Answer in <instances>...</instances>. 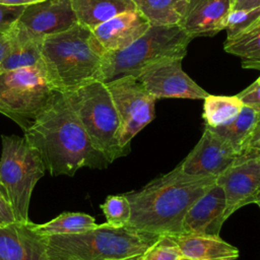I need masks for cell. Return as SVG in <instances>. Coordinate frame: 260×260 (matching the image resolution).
Listing matches in <instances>:
<instances>
[{
  "instance_id": "cell-13",
  "label": "cell",
  "mask_w": 260,
  "mask_h": 260,
  "mask_svg": "<svg viewBox=\"0 0 260 260\" xmlns=\"http://www.w3.org/2000/svg\"><path fill=\"white\" fill-rule=\"evenodd\" d=\"M234 148L211 128L204 132L189 152L176 168L183 174L193 177H218L237 158Z\"/></svg>"
},
{
  "instance_id": "cell-7",
  "label": "cell",
  "mask_w": 260,
  "mask_h": 260,
  "mask_svg": "<svg viewBox=\"0 0 260 260\" xmlns=\"http://www.w3.org/2000/svg\"><path fill=\"white\" fill-rule=\"evenodd\" d=\"M46 172L39 151L24 138L1 135L0 184L11 205L16 221L26 223L30 197Z\"/></svg>"
},
{
  "instance_id": "cell-18",
  "label": "cell",
  "mask_w": 260,
  "mask_h": 260,
  "mask_svg": "<svg viewBox=\"0 0 260 260\" xmlns=\"http://www.w3.org/2000/svg\"><path fill=\"white\" fill-rule=\"evenodd\" d=\"M172 238L182 257L190 260H237L240 255L238 248L219 236L181 235Z\"/></svg>"
},
{
  "instance_id": "cell-25",
  "label": "cell",
  "mask_w": 260,
  "mask_h": 260,
  "mask_svg": "<svg viewBox=\"0 0 260 260\" xmlns=\"http://www.w3.org/2000/svg\"><path fill=\"white\" fill-rule=\"evenodd\" d=\"M203 103L205 126L215 128L232 121L242 111L244 104L238 95L208 94Z\"/></svg>"
},
{
  "instance_id": "cell-31",
  "label": "cell",
  "mask_w": 260,
  "mask_h": 260,
  "mask_svg": "<svg viewBox=\"0 0 260 260\" xmlns=\"http://www.w3.org/2000/svg\"><path fill=\"white\" fill-rule=\"evenodd\" d=\"M16 221L13 210L7 198L0 194V225L10 224Z\"/></svg>"
},
{
  "instance_id": "cell-12",
  "label": "cell",
  "mask_w": 260,
  "mask_h": 260,
  "mask_svg": "<svg viewBox=\"0 0 260 260\" xmlns=\"http://www.w3.org/2000/svg\"><path fill=\"white\" fill-rule=\"evenodd\" d=\"M76 23L70 0H44L26 5L12 31L19 38L43 40Z\"/></svg>"
},
{
  "instance_id": "cell-22",
  "label": "cell",
  "mask_w": 260,
  "mask_h": 260,
  "mask_svg": "<svg viewBox=\"0 0 260 260\" xmlns=\"http://www.w3.org/2000/svg\"><path fill=\"white\" fill-rule=\"evenodd\" d=\"M150 25H179L187 0H132Z\"/></svg>"
},
{
  "instance_id": "cell-26",
  "label": "cell",
  "mask_w": 260,
  "mask_h": 260,
  "mask_svg": "<svg viewBox=\"0 0 260 260\" xmlns=\"http://www.w3.org/2000/svg\"><path fill=\"white\" fill-rule=\"evenodd\" d=\"M101 208L109 225L122 228L128 224L131 216V207L124 194L108 196L106 201L101 205Z\"/></svg>"
},
{
  "instance_id": "cell-15",
  "label": "cell",
  "mask_w": 260,
  "mask_h": 260,
  "mask_svg": "<svg viewBox=\"0 0 260 260\" xmlns=\"http://www.w3.org/2000/svg\"><path fill=\"white\" fill-rule=\"evenodd\" d=\"M231 0H187L179 26L192 39L212 37L225 28Z\"/></svg>"
},
{
  "instance_id": "cell-17",
  "label": "cell",
  "mask_w": 260,
  "mask_h": 260,
  "mask_svg": "<svg viewBox=\"0 0 260 260\" xmlns=\"http://www.w3.org/2000/svg\"><path fill=\"white\" fill-rule=\"evenodd\" d=\"M149 27L144 15L134 9L118 14L91 30L106 51H120L132 45Z\"/></svg>"
},
{
  "instance_id": "cell-28",
  "label": "cell",
  "mask_w": 260,
  "mask_h": 260,
  "mask_svg": "<svg viewBox=\"0 0 260 260\" xmlns=\"http://www.w3.org/2000/svg\"><path fill=\"white\" fill-rule=\"evenodd\" d=\"M142 257L143 260H180L182 254L172 237L161 236Z\"/></svg>"
},
{
  "instance_id": "cell-5",
  "label": "cell",
  "mask_w": 260,
  "mask_h": 260,
  "mask_svg": "<svg viewBox=\"0 0 260 260\" xmlns=\"http://www.w3.org/2000/svg\"><path fill=\"white\" fill-rule=\"evenodd\" d=\"M193 39L179 25L150 27L129 47L120 51H106L98 80L110 82L124 76L137 78L147 65L165 58H182Z\"/></svg>"
},
{
  "instance_id": "cell-10",
  "label": "cell",
  "mask_w": 260,
  "mask_h": 260,
  "mask_svg": "<svg viewBox=\"0 0 260 260\" xmlns=\"http://www.w3.org/2000/svg\"><path fill=\"white\" fill-rule=\"evenodd\" d=\"M225 196L224 220L238 209L255 202L260 193V152L247 149L239 154L233 164L218 177Z\"/></svg>"
},
{
  "instance_id": "cell-9",
  "label": "cell",
  "mask_w": 260,
  "mask_h": 260,
  "mask_svg": "<svg viewBox=\"0 0 260 260\" xmlns=\"http://www.w3.org/2000/svg\"><path fill=\"white\" fill-rule=\"evenodd\" d=\"M106 85L119 117V144L130 151L132 138L154 119L156 99L134 76L120 77Z\"/></svg>"
},
{
  "instance_id": "cell-36",
  "label": "cell",
  "mask_w": 260,
  "mask_h": 260,
  "mask_svg": "<svg viewBox=\"0 0 260 260\" xmlns=\"http://www.w3.org/2000/svg\"><path fill=\"white\" fill-rule=\"evenodd\" d=\"M142 256H143V254L132 256V257H128V258H125V259H122V260H143Z\"/></svg>"
},
{
  "instance_id": "cell-23",
  "label": "cell",
  "mask_w": 260,
  "mask_h": 260,
  "mask_svg": "<svg viewBox=\"0 0 260 260\" xmlns=\"http://www.w3.org/2000/svg\"><path fill=\"white\" fill-rule=\"evenodd\" d=\"M29 225L43 237L54 235H68L81 233L98 225L94 217L83 212H63L45 223H34Z\"/></svg>"
},
{
  "instance_id": "cell-19",
  "label": "cell",
  "mask_w": 260,
  "mask_h": 260,
  "mask_svg": "<svg viewBox=\"0 0 260 260\" xmlns=\"http://www.w3.org/2000/svg\"><path fill=\"white\" fill-rule=\"evenodd\" d=\"M77 22L93 29L123 12L136 9L132 0H70Z\"/></svg>"
},
{
  "instance_id": "cell-21",
  "label": "cell",
  "mask_w": 260,
  "mask_h": 260,
  "mask_svg": "<svg viewBox=\"0 0 260 260\" xmlns=\"http://www.w3.org/2000/svg\"><path fill=\"white\" fill-rule=\"evenodd\" d=\"M223 49L239 57L243 68L260 70V16L239 36L226 39Z\"/></svg>"
},
{
  "instance_id": "cell-37",
  "label": "cell",
  "mask_w": 260,
  "mask_h": 260,
  "mask_svg": "<svg viewBox=\"0 0 260 260\" xmlns=\"http://www.w3.org/2000/svg\"><path fill=\"white\" fill-rule=\"evenodd\" d=\"M255 204H257L258 206H259V208H260V193L258 194V196L256 197V199H255V202H254Z\"/></svg>"
},
{
  "instance_id": "cell-16",
  "label": "cell",
  "mask_w": 260,
  "mask_h": 260,
  "mask_svg": "<svg viewBox=\"0 0 260 260\" xmlns=\"http://www.w3.org/2000/svg\"><path fill=\"white\" fill-rule=\"evenodd\" d=\"M0 260H47L45 238L29 221L0 225Z\"/></svg>"
},
{
  "instance_id": "cell-2",
  "label": "cell",
  "mask_w": 260,
  "mask_h": 260,
  "mask_svg": "<svg viewBox=\"0 0 260 260\" xmlns=\"http://www.w3.org/2000/svg\"><path fill=\"white\" fill-rule=\"evenodd\" d=\"M215 182L214 177L188 176L175 168L124 194L131 207L127 226L158 236H181L186 212Z\"/></svg>"
},
{
  "instance_id": "cell-20",
  "label": "cell",
  "mask_w": 260,
  "mask_h": 260,
  "mask_svg": "<svg viewBox=\"0 0 260 260\" xmlns=\"http://www.w3.org/2000/svg\"><path fill=\"white\" fill-rule=\"evenodd\" d=\"M259 121L260 113L244 106L242 111L232 121L211 129L223 138L239 155L248 149Z\"/></svg>"
},
{
  "instance_id": "cell-33",
  "label": "cell",
  "mask_w": 260,
  "mask_h": 260,
  "mask_svg": "<svg viewBox=\"0 0 260 260\" xmlns=\"http://www.w3.org/2000/svg\"><path fill=\"white\" fill-rule=\"evenodd\" d=\"M260 6V0H236L232 5V10L252 9Z\"/></svg>"
},
{
  "instance_id": "cell-14",
  "label": "cell",
  "mask_w": 260,
  "mask_h": 260,
  "mask_svg": "<svg viewBox=\"0 0 260 260\" xmlns=\"http://www.w3.org/2000/svg\"><path fill=\"white\" fill-rule=\"evenodd\" d=\"M225 196L216 182L188 209L182 221V235L218 237L224 220Z\"/></svg>"
},
{
  "instance_id": "cell-24",
  "label": "cell",
  "mask_w": 260,
  "mask_h": 260,
  "mask_svg": "<svg viewBox=\"0 0 260 260\" xmlns=\"http://www.w3.org/2000/svg\"><path fill=\"white\" fill-rule=\"evenodd\" d=\"M12 45L10 52L0 64V71L36 66L41 63L43 40L16 37L12 29Z\"/></svg>"
},
{
  "instance_id": "cell-30",
  "label": "cell",
  "mask_w": 260,
  "mask_h": 260,
  "mask_svg": "<svg viewBox=\"0 0 260 260\" xmlns=\"http://www.w3.org/2000/svg\"><path fill=\"white\" fill-rule=\"evenodd\" d=\"M237 95L244 106L260 113V84L256 80Z\"/></svg>"
},
{
  "instance_id": "cell-27",
  "label": "cell",
  "mask_w": 260,
  "mask_h": 260,
  "mask_svg": "<svg viewBox=\"0 0 260 260\" xmlns=\"http://www.w3.org/2000/svg\"><path fill=\"white\" fill-rule=\"evenodd\" d=\"M260 16V6L252 9L231 10L226 24V39H233L248 28Z\"/></svg>"
},
{
  "instance_id": "cell-11",
  "label": "cell",
  "mask_w": 260,
  "mask_h": 260,
  "mask_svg": "<svg viewBox=\"0 0 260 260\" xmlns=\"http://www.w3.org/2000/svg\"><path fill=\"white\" fill-rule=\"evenodd\" d=\"M182 61V58H165L155 61L145 66L137 79L156 100H204L209 93L183 70Z\"/></svg>"
},
{
  "instance_id": "cell-32",
  "label": "cell",
  "mask_w": 260,
  "mask_h": 260,
  "mask_svg": "<svg viewBox=\"0 0 260 260\" xmlns=\"http://www.w3.org/2000/svg\"><path fill=\"white\" fill-rule=\"evenodd\" d=\"M12 45V36L11 30L8 32L0 34V64L6 58L8 53L10 52Z\"/></svg>"
},
{
  "instance_id": "cell-8",
  "label": "cell",
  "mask_w": 260,
  "mask_h": 260,
  "mask_svg": "<svg viewBox=\"0 0 260 260\" xmlns=\"http://www.w3.org/2000/svg\"><path fill=\"white\" fill-rule=\"evenodd\" d=\"M57 92L48 80L42 63L0 71V113L13 120L23 131Z\"/></svg>"
},
{
  "instance_id": "cell-39",
  "label": "cell",
  "mask_w": 260,
  "mask_h": 260,
  "mask_svg": "<svg viewBox=\"0 0 260 260\" xmlns=\"http://www.w3.org/2000/svg\"><path fill=\"white\" fill-rule=\"evenodd\" d=\"M180 260H190V259H188V258H185V257H182Z\"/></svg>"
},
{
  "instance_id": "cell-29",
  "label": "cell",
  "mask_w": 260,
  "mask_h": 260,
  "mask_svg": "<svg viewBox=\"0 0 260 260\" xmlns=\"http://www.w3.org/2000/svg\"><path fill=\"white\" fill-rule=\"evenodd\" d=\"M25 6L0 4V34L8 32L13 28Z\"/></svg>"
},
{
  "instance_id": "cell-40",
  "label": "cell",
  "mask_w": 260,
  "mask_h": 260,
  "mask_svg": "<svg viewBox=\"0 0 260 260\" xmlns=\"http://www.w3.org/2000/svg\"><path fill=\"white\" fill-rule=\"evenodd\" d=\"M256 81H257V82L260 84V76H259V77L256 79Z\"/></svg>"
},
{
  "instance_id": "cell-38",
  "label": "cell",
  "mask_w": 260,
  "mask_h": 260,
  "mask_svg": "<svg viewBox=\"0 0 260 260\" xmlns=\"http://www.w3.org/2000/svg\"><path fill=\"white\" fill-rule=\"evenodd\" d=\"M0 194H2L3 196H5L6 197V194H5V191H4V189H3V187H2V185L0 184ZM7 198V197H6Z\"/></svg>"
},
{
  "instance_id": "cell-41",
  "label": "cell",
  "mask_w": 260,
  "mask_h": 260,
  "mask_svg": "<svg viewBox=\"0 0 260 260\" xmlns=\"http://www.w3.org/2000/svg\"><path fill=\"white\" fill-rule=\"evenodd\" d=\"M231 1H232V5H233V3H234L236 0H231Z\"/></svg>"
},
{
  "instance_id": "cell-6",
  "label": "cell",
  "mask_w": 260,
  "mask_h": 260,
  "mask_svg": "<svg viewBox=\"0 0 260 260\" xmlns=\"http://www.w3.org/2000/svg\"><path fill=\"white\" fill-rule=\"evenodd\" d=\"M85 129L93 146L111 164L129 150L119 144V117L105 82L92 80L62 92Z\"/></svg>"
},
{
  "instance_id": "cell-3",
  "label": "cell",
  "mask_w": 260,
  "mask_h": 260,
  "mask_svg": "<svg viewBox=\"0 0 260 260\" xmlns=\"http://www.w3.org/2000/svg\"><path fill=\"white\" fill-rule=\"evenodd\" d=\"M105 52L92 30L77 22L43 39L41 63L52 86L66 92L98 80Z\"/></svg>"
},
{
  "instance_id": "cell-34",
  "label": "cell",
  "mask_w": 260,
  "mask_h": 260,
  "mask_svg": "<svg viewBox=\"0 0 260 260\" xmlns=\"http://www.w3.org/2000/svg\"><path fill=\"white\" fill-rule=\"evenodd\" d=\"M248 149H254V150L260 152V121L256 126L255 132H254L253 137L249 143Z\"/></svg>"
},
{
  "instance_id": "cell-4",
  "label": "cell",
  "mask_w": 260,
  "mask_h": 260,
  "mask_svg": "<svg viewBox=\"0 0 260 260\" xmlns=\"http://www.w3.org/2000/svg\"><path fill=\"white\" fill-rule=\"evenodd\" d=\"M161 236L107 222L76 234L47 236V260H122L146 252Z\"/></svg>"
},
{
  "instance_id": "cell-35",
  "label": "cell",
  "mask_w": 260,
  "mask_h": 260,
  "mask_svg": "<svg viewBox=\"0 0 260 260\" xmlns=\"http://www.w3.org/2000/svg\"><path fill=\"white\" fill-rule=\"evenodd\" d=\"M44 0H0V4L6 5H29Z\"/></svg>"
},
{
  "instance_id": "cell-1",
  "label": "cell",
  "mask_w": 260,
  "mask_h": 260,
  "mask_svg": "<svg viewBox=\"0 0 260 260\" xmlns=\"http://www.w3.org/2000/svg\"><path fill=\"white\" fill-rule=\"evenodd\" d=\"M51 176L72 177L81 168L105 169L110 162L91 143L62 92L23 131Z\"/></svg>"
}]
</instances>
